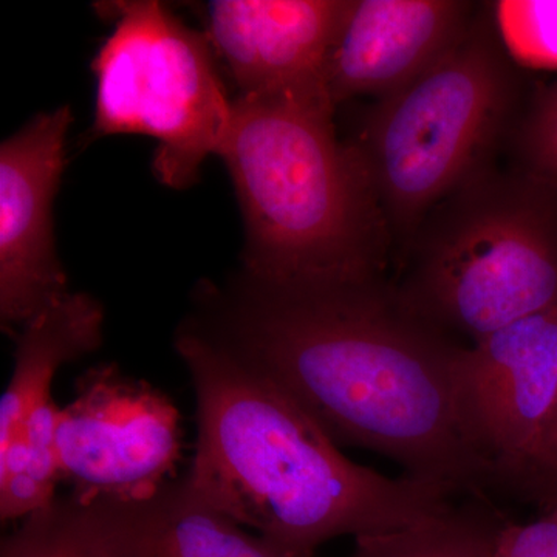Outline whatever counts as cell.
Returning a JSON list of instances; mask_svg holds the SVG:
<instances>
[{
  "label": "cell",
  "mask_w": 557,
  "mask_h": 557,
  "mask_svg": "<svg viewBox=\"0 0 557 557\" xmlns=\"http://www.w3.org/2000/svg\"><path fill=\"white\" fill-rule=\"evenodd\" d=\"M194 327L285 392L336 445L392 458L412 478L482 496L493 474L458 426V348L384 278L205 289Z\"/></svg>",
  "instance_id": "1"
},
{
  "label": "cell",
  "mask_w": 557,
  "mask_h": 557,
  "mask_svg": "<svg viewBox=\"0 0 557 557\" xmlns=\"http://www.w3.org/2000/svg\"><path fill=\"white\" fill-rule=\"evenodd\" d=\"M175 350L197 399L199 437L186 479L278 548L313 557L332 539L395 533L454 508L453 487L348 460L282 388L190 322Z\"/></svg>",
  "instance_id": "2"
},
{
  "label": "cell",
  "mask_w": 557,
  "mask_h": 557,
  "mask_svg": "<svg viewBox=\"0 0 557 557\" xmlns=\"http://www.w3.org/2000/svg\"><path fill=\"white\" fill-rule=\"evenodd\" d=\"M325 90L237 95L218 156L245 223V274L273 285L383 278L392 233Z\"/></svg>",
  "instance_id": "3"
},
{
  "label": "cell",
  "mask_w": 557,
  "mask_h": 557,
  "mask_svg": "<svg viewBox=\"0 0 557 557\" xmlns=\"http://www.w3.org/2000/svg\"><path fill=\"white\" fill-rule=\"evenodd\" d=\"M397 289L413 314L474 343L557 306V194L525 171L485 168L418 226Z\"/></svg>",
  "instance_id": "4"
},
{
  "label": "cell",
  "mask_w": 557,
  "mask_h": 557,
  "mask_svg": "<svg viewBox=\"0 0 557 557\" xmlns=\"http://www.w3.org/2000/svg\"><path fill=\"white\" fill-rule=\"evenodd\" d=\"M493 17L471 27L426 72L380 100L355 143L392 234L413 236L429 212L485 160L516 101Z\"/></svg>",
  "instance_id": "5"
},
{
  "label": "cell",
  "mask_w": 557,
  "mask_h": 557,
  "mask_svg": "<svg viewBox=\"0 0 557 557\" xmlns=\"http://www.w3.org/2000/svg\"><path fill=\"white\" fill-rule=\"evenodd\" d=\"M101 9L115 25L91 62L94 137L148 135L157 141V178L189 188L205 160L218 156L233 113L211 42L157 0Z\"/></svg>",
  "instance_id": "6"
},
{
  "label": "cell",
  "mask_w": 557,
  "mask_h": 557,
  "mask_svg": "<svg viewBox=\"0 0 557 557\" xmlns=\"http://www.w3.org/2000/svg\"><path fill=\"white\" fill-rule=\"evenodd\" d=\"M461 434L496 486H525L557 403V306L458 348Z\"/></svg>",
  "instance_id": "7"
},
{
  "label": "cell",
  "mask_w": 557,
  "mask_h": 557,
  "mask_svg": "<svg viewBox=\"0 0 557 557\" xmlns=\"http://www.w3.org/2000/svg\"><path fill=\"white\" fill-rule=\"evenodd\" d=\"M61 479L83 502L152 496L174 474L182 453L172 399L116 366L87 370L61 409L57 432Z\"/></svg>",
  "instance_id": "8"
},
{
  "label": "cell",
  "mask_w": 557,
  "mask_h": 557,
  "mask_svg": "<svg viewBox=\"0 0 557 557\" xmlns=\"http://www.w3.org/2000/svg\"><path fill=\"white\" fill-rule=\"evenodd\" d=\"M70 106L40 113L0 146V325L20 330L69 295L53 203L65 170Z\"/></svg>",
  "instance_id": "9"
},
{
  "label": "cell",
  "mask_w": 557,
  "mask_h": 557,
  "mask_svg": "<svg viewBox=\"0 0 557 557\" xmlns=\"http://www.w3.org/2000/svg\"><path fill=\"white\" fill-rule=\"evenodd\" d=\"M472 21V3L458 0H348L322 70L330 101L395 94L442 60Z\"/></svg>",
  "instance_id": "10"
},
{
  "label": "cell",
  "mask_w": 557,
  "mask_h": 557,
  "mask_svg": "<svg viewBox=\"0 0 557 557\" xmlns=\"http://www.w3.org/2000/svg\"><path fill=\"white\" fill-rule=\"evenodd\" d=\"M348 0H214L207 32L239 95L325 90V58Z\"/></svg>",
  "instance_id": "11"
},
{
  "label": "cell",
  "mask_w": 557,
  "mask_h": 557,
  "mask_svg": "<svg viewBox=\"0 0 557 557\" xmlns=\"http://www.w3.org/2000/svg\"><path fill=\"white\" fill-rule=\"evenodd\" d=\"M86 504L113 557H300L248 533L186 478L138 500Z\"/></svg>",
  "instance_id": "12"
},
{
  "label": "cell",
  "mask_w": 557,
  "mask_h": 557,
  "mask_svg": "<svg viewBox=\"0 0 557 557\" xmlns=\"http://www.w3.org/2000/svg\"><path fill=\"white\" fill-rule=\"evenodd\" d=\"M102 324L100 300L70 292L20 330L13 375L0 399V449L17 437L36 409L50 401L58 370L101 346Z\"/></svg>",
  "instance_id": "13"
},
{
  "label": "cell",
  "mask_w": 557,
  "mask_h": 557,
  "mask_svg": "<svg viewBox=\"0 0 557 557\" xmlns=\"http://www.w3.org/2000/svg\"><path fill=\"white\" fill-rule=\"evenodd\" d=\"M61 409L53 401L36 409L17 437L0 449V518L27 519L57 500L61 482L57 432Z\"/></svg>",
  "instance_id": "14"
},
{
  "label": "cell",
  "mask_w": 557,
  "mask_h": 557,
  "mask_svg": "<svg viewBox=\"0 0 557 557\" xmlns=\"http://www.w3.org/2000/svg\"><path fill=\"white\" fill-rule=\"evenodd\" d=\"M498 531L479 512L453 508L420 525L359 537L351 557H497Z\"/></svg>",
  "instance_id": "15"
},
{
  "label": "cell",
  "mask_w": 557,
  "mask_h": 557,
  "mask_svg": "<svg viewBox=\"0 0 557 557\" xmlns=\"http://www.w3.org/2000/svg\"><path fill=\"white\" fill-rule=\"evenodd\" d=\"M0 557H113L90 505L57 498L2 541Z\"/></svg>",
  "instance_id": "16"
},
{
  "label": "cell",
  "mask_w": 557,
  "mask_h": 557,
  "mask_svg": "<svg viewBox=\"0 0 557 557\" xmlns=\"http://www.w3.org/2000/svg\"><path fill=\"white\" fill-rule=\"evenodd\" d=\"M491 10L511 60L523 67L557 70V0H500Z\"/></svg>",
  "instance_id": "17"
},
{
  "label": "cell",
  "mask_w": 557,
  "mask_h": 557,
  "mask_svg": "<svg viewBox=\"0 0 557 557\" xmlns=\"http://www.w3.org/2000/svg\"><path fill=\"white\" fill-rule=\"evenodd\" d=\"M525 172L557 194V84L539 95L519 137Z\"/></svg>",
  "instance_id": "18"
},
{
  "label": "cell",
  "mask_w": 557,
  "mask_h": 557,
  "mask_svg": "<svg viewBox=\"0 0 557 557\" xmlns=\"http://www.w3.org/2000/svg\"><path fill=\"white\" fill-rule=\"evenodd\" d=\"M497 557H557V497L547 515L536 522L502 527Z\"/></svg>",
  "instance_id": "19"
},
{
  "label": "cell",
  "mask_w": 557,
  "mask_h": 557,
  "mask_svg": "<svg viewBox=\"0 0 557 557\" xmlns=\"http://www.w3.org/2000/svg\"><path fill=\"white\" fill-rule=\"evenodd\" d=\"M525 486L557 497V403Z\"/></svg>",
  "instance_id": "20"
}]
</instances>
